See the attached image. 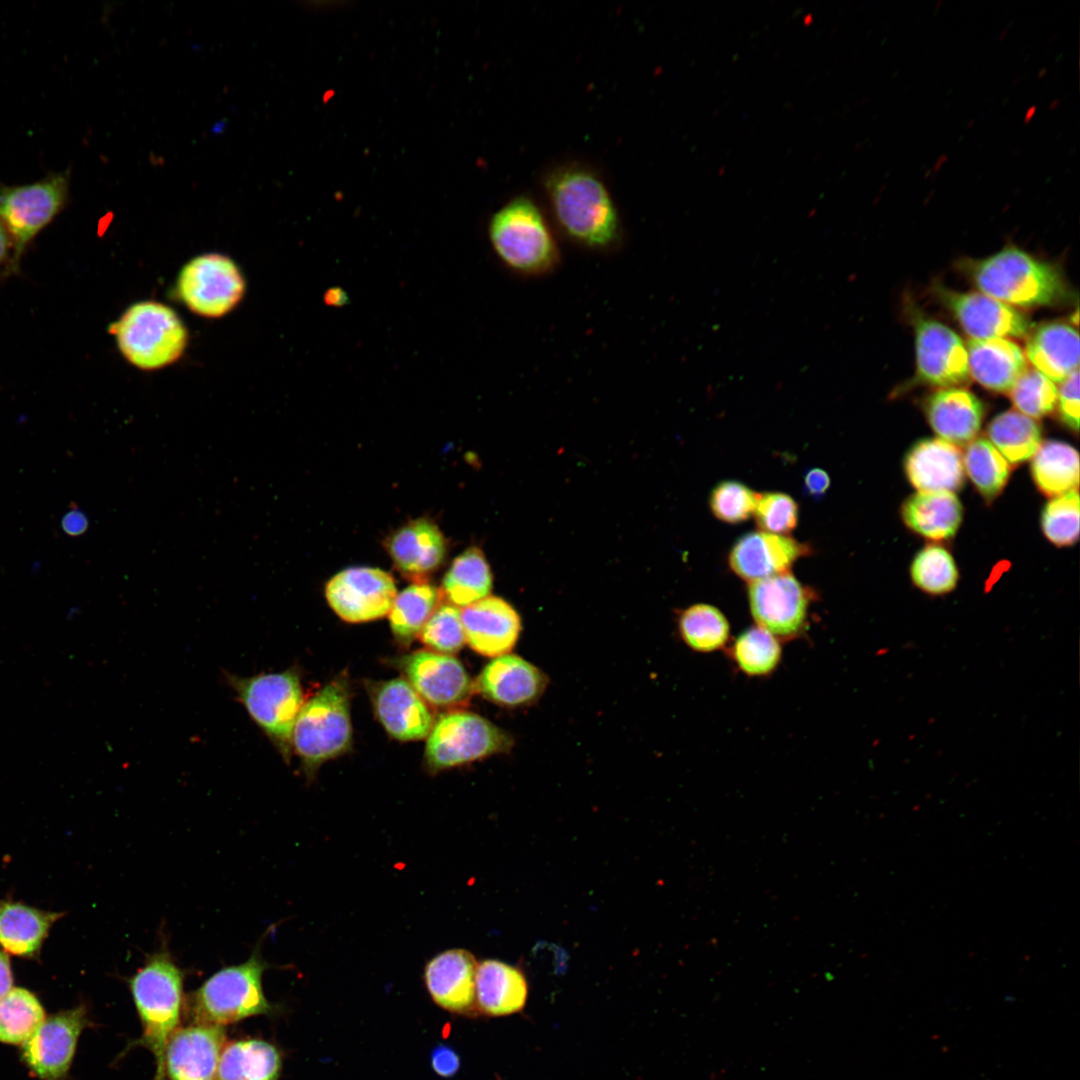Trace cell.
I'll return each mask as SVG.
<instances>
[{
	"mask_svg": "<svg viewBox=\"0 0 1080 1080\" xmlns=\"http://www.w3.org/2000/svg\"><path fill=\"white\" fill-rule=\"evenodd\" d=\"M543 186L553 219L571 242L595 252L619 246L620 216L607 186L594 171L563 165L546 175Z\"/></svg>",
	"mask_w": 1080,
	"mask_h": 1080,
	"instance_id": "6da1fadb",
	"label": "cell"
},
{
	"mask_svg": "<svg viewBox=\"0 0 1080 1080\" xmlns=\"http://www.w3.org/2000/svg\"><path fill=\"white\" fill-rule=\"evenodd\" d=\"M184 980L185 972L166 944L147 955L144 964L127 979L142 1025L141 1036L131 1045L153 1054V1080H166L165 1053L184 1012Z\"/></svg>",
	"mask_w": 1080,
	"mask_h": 1080,
	"instance_id": "7a4b0ae2",
	"label": "cell"
},
{
	"mask_svg": "<svg viewBox=\"0 0 1080 1080\" xmlns=\"http://www.w3.org/2000/svg\"><path fill=\"white\" fill-rule=\"evenodd\" d=\"M488 237L499 261L522 277H542L560 264L561 252L552 228L528 196L512 198L490 218Z\"/></svg>",
	"mask_w": 1080,
	"mask_h": 1080,
	"instance_id": "3957f363",
	"label": "cell"
},
{
	"mask_svg": "<svg viewBox=\"0 0 1080 1080\" xmlns=\"http://www.w3.org/2000/svg\"><path fill=\"white\" fill-rule=\"evenodd\" d=\"M269 967L257 945L245 962L219 969L186 997L184 1010L189 1021L223 1027L248 1017L273 1014L276 1008L262 986L263 974Z\"/></svg>",
	"mask_w": 1080,
	"mask_h": 1080,
	"instance_id": "277c9868",
	"label": "cell"
},
{
	"mask_svg": "<svg viewBox=\"0 0 1080 1080\" xmlns=\"http://www.w3.org/2000/svg\"><path fill=\"white\" fill-rule=\"evenodd\" d=\"M981 293L1011 307L1032 308L1055 304L1066 292L1057 268L1026 252L1007 247L971 267Z\"/></svg>",
	"mask_w": 1080,
	"mask_h": 1080,
	"instance_id": "5b68a950",
	"label": "cell"
},
{
	"mask_svg": "<svg viewBox=\"0 0 1080 1080\" xmlns=\"http://www.w3.org/2000/svg\"><path fill=\"white\" fill-rule=\"evenodd\" d=\"M108 330L124 358L143 370L171 365L183 355L188 342L181 318L156 301L131 305Z\"/></svg>",
	"mask_w": 1080,
	"mask_h": 1080,
	"instance_id": "8992f818",
	"label": "cell"
},
{
	"mask_svg": "<svg viewBox=\"0 0 1080 1080\" xmlns=\"http://www.w3.org/2000/svg\"><path fill=\"white\" fill-rule=\"evenodd\" d=\"M70 170L51 173L24 185L0 183V222L13 246L5 277L18 274L21 259L35 238L64 210L69 198Z\"/></svg>",
	"mask_w": 1080,
	"mask_h": 1080,
	"instance_id": "52a82bcc",
	"label": "cell"
},
{
	"mask_svg": "<svg viewBox=\"0 0 1080 1080\" xmlns=\"http://www.w3.org/2000/svg\"><path fill=\"white\" fill-rule=\"evenodd\" d=\"M352 739L349 695L333 681L304 702L294 723L291 747L311 774L321 763L345 752Z\"/></svg>",
	"mask_w": 1080,
	"mask_h": 1080,
	"instance_id": "ba28073f",
	"label": "cell"
},
{
	"mask_svg": "<svg viewBox=\"0 0 1080 1080\" xmlns=\"http://www.w3.org/2000/svg\"><path fill=\"white\" fill-rule=\"evenodd\" d=\"M227 681L250 718L287 757L294 723L304 704L297 673L286 670L248 677L227 674Z\"/></svg>",
	"mask_w": 1080,
	"mask_h": 1080,
	"instance_id": "9c48e42d",
	"label": "cell"
},
{
	"mask_svg": "<svg viewBox=\"0 0 1080 1080\" xmlns=\"http://www.w3.org/2000/svg\"><path fill=\"white\" fill-rule=\"evenodd\" d=\"M427 737L425 757L433 771L504 753L513 746V738L505 730L464 711L442 715Z\"/></svg>",
	"mask_w": 1080,
	"mask_h": 1080,
	"instance_id": "30bf717a",
	"label": "cell"
},
{
	"mask_svg": "<svg viewBox=\"0 0 1080 1080\" xmlns=\"http://www.w3.org/2000/svg\"><path fill=\"white\" fill-rule=\"evenodd\" d=\"M177 292L193 313L219 318L232 311L245 293V280L229 257L209 253L191 259L181 270Z\"/></svg>",
	"mask_w": 1080,
	"mask_h": 1080,
	"instance_id": "8fae6325",
	"label": "cell"
},
{
	"mask_svg": "<svg viewBox=\"0 0 1080 1080\" xmlns=\"http://www.w3.org/2000/svg\"><path fill=\"white\" fill-rule=\"evenodd\" d=\"M814 591L790 572L749 583L748 602L756 625L781 640L799 638L807 629Z\"/></svg>",
	"mask_w": 1080,
	"mask_h": 1080,
	"instance_id": "7c38bea8",
	"label": "cell"
},
{
	"mask_svg": "<svg viewBox=\"0 0 1080 1080\" xmlns=\"http://www.w3.org/2000/svg\"><path fill=\"white\" fill-rule=\"evenodd\" d=\"M89 1023L82 1004L46 1017L21 1045L23 1062L39 1080H65L78 1039Z\"/></svg>",
	"mask_w": 1080,
	"mask_h": 1080,
	"instance_id": "4fadbf2b",
	"label": "cell"
},
{
	"mask_svg": "<svg viewBox=\"0 0 1080 1080\" xmlns=\"http://www.w3.org/2000/svg\"><path fill=\"white\" fill-rule=\"evenodd\" d=\"M325 595L341 619L360 623L387 615L397 591L388 572L379 568L351 567L329 580Z\"/></svg>",
	"mask_w": 1080,
	"mask_h": 1080,
	"instance_id": "5bb4252c",
	"label": "cell"
},
{
	"mask_svg": "<svg viewBox=\"0 0 1080 1080\" xmlns=\"http://www.w3.org/2000/svg\"><path fill=\"white\" fill-rule=\"evenodd\" d=\"M914 330L918 382L941 389L969 381L967 349L953 330L922 317L916 319Z\"/></svg>",
	"mask_w": 1080,
	"mask_h": 1080,
	"instance_id": "9a60e30c",
	"label": "cell"
},
{
	"mask_svg": "<svg viewBox=\"0 0 1080 1080\" xmlns=\"http://www.w3.org/2000/svg\"><path fill=\"white\" fill-rule=\"evenodd\" d=\"M939 296L971 339L1018 338L1030 332L1023 313L986 294L940 289Z\"/></svg>",
	"mask_w": 1080,
	"mask_h": 1080,
	"instance_id": "2e32d148",
	"label": "cell"
},
{
	"mask_svg": "<svg viewBox=\"0 0 1080 1080\" xmlns=\"http://www.w3.org/2000/svg\"><path fill=\"white\" fill-rule=\"evenodd\" d=\"M401 668L420 697L435 706L463 703L474 690V683L460 661L447 654L413 652L402 659Z\"/></svg>",
	"mask_w": 1080,
	"mask_h": 1080,
	"instance_id": "e0dca14e",
	"label": "cell"
},
{
	"mask_svg": "<svg viewBox=\"0 0 1080 1080\" xmlns=\"http://www.w3.org/2000/svg\"><path fill=\"white\" fill-rule=\"evenodd\" d=\"M223 1027L191 1023L171 1037L165 1053L169 1080H214L224 1048Z\"/></svg>",
	"mask_w": 1080,
	"mask_h": 1080,
	"instance_id": "ac0fdd59",
	"label": "cell"
},
{
	"mask_svg": "<svg viewBox=\"0 0 1080 1080\" xmlns=\"http://www.w3.org/2000/svg\"><path fill=\"white\" fill-rule=\"evenodd\" d=\"M811 552L794 538L764 531L749 532L732 546L728 561L732 571L751 583L790 572L796 560Z\"/></svg>",
	"mask_w": 1080,
	"mask_h": 1080,
	"instance_id": "d6986e66",
	"label": "cell"
},
{
	"mask_svg": "<svg viewBox=\"0 0 1080 1080\" xmlns=\"http://www.w3.org/2000/svg\"><path fill=\"white\" fill-rule=\"evenodd\" d=\"M548 679L532 663L520 656L495 657L474 682V690L489 701L516 708L535 703L544 693Z\"/></svg>",
	"mask_w": 1080,
	"mask_h": 1080,
	"instance_id": "ffe728a7",
	"label": "cell"
},
{
	"mask_svg": "<svg viewBox=\"0 0 1080 1080\" xmlns=\"http://www.w3.org/2000/svg\"><path fill=\"white\" fill-rule=\"evenodd\" d=\"M385 548L399 573L425 582L445 561L447 540L433 521L419 518L395 530L386 539Z\"/></svg>",
	"mask_w": 1080,
	"mask_h": 1080,
	"instance_id": "44dd1931",
	"label": "cell"
},
{
	"mask_svg": "<svg viewBox=\"0 0 1080 1080\" xmlns=\"http://www.w3.org/2000/svg\"><path fill=\"white\" fill-rule=\"evenodd\" d=\"M475 957L464 949H450L430 959L424 980L432 1000L441 1008L460 1015L477 1011Z\"/></svg>",
	"mask_w": 1080,
	"mask_h": 1080,
	"instance_id": "7402d4cb",
	"label": "cell"
},
{
	"mask_svg": "<svg viewBox=\"0 0 1080 1080\" xmlns=\"http://www.w3.org/2000/svg\"><path fill=\"white\" fill-rule=\"evenodd\" d=\"M461 620L465 639L471 649L483 656L507 654L521 632L517 611L504 599L487 596L463 607Z\"/></svg>",
	"mask_w": 1080,
	"mask_h": 1080,
	"instance_id": "603a6c76",
	"label": "cell"
},
{
	"mask_svg": "<svg viewBox=\"0 0 1080 1080\" xmlns=\"http://www.w3.org/2000/svg\"><path fill=\"white\" fill-rule=\"evenodd\" d=\"M377 718L393 738L400 741L426 738L433 717L424 700L403 679L381 683L373 696Z\"/></svg>",
	"mask_w": 1080,
	"mask_h": 1080,
	"instance_id": "cb8c5ba5",
	"label": "cell"
},
{
	"mask_svg": "<svg viewBox=\"0 0 1080 1080\" xmlns=\"http://www.w3.org/2000/svg\"><path fill=\"white\" fill-rule=\"evenodd\" d=\"M924 409L934 432L955 446L967 445L975 439L984 417L983 403L962 387L936 390L926 399Z\"/></svg>",
	"mask_w": 1080,
	"mask_h": 1080,
	"instance_id": "d4e9b609",
	"label": "cell"
},
{
	"mask_svg": "<svg viewBox=\"0 0 1080 1080\" xmlns=\"http://www.w3.org/2000/svg\"><path fill=\"white\" fill-rule=\"evenodd\" d=\"M904 468L918 491L955 492L964 484L963 455L957 446L941 439H923L905 457Z\"/></svg>",
	"mask_w": 1080,
	"mask_h": 1080,
	"instance_id": "484cf974",
	"label": "cell"
},
{
	"mask_svg": "<svg viewBox=\"0 0 1080 1080\" xmlns=\"http://www.w3.org/2000/svg\"><path fill=\"white\" fill-rule=\"evenodd\" d=\"M966 349L970 377L994 392H1009L1028 368L1024 351L1008 338L970 339Z\"/></svg>",
	"mask_w": 1080,
	"mask_h": 1080,
	"instance_id": "4316f807",
	"label": "cell"
},
{
	"mask_svg": "<svg viewBox=\"0 0 1080 1080\" xmlns=\"http://www.w3.org/2000/svg\"><path fill=\"white\" fill-rule=\"evenodd\" d=\"M475 990L477 1010L493 1017L521 1011L528 996V985L522 971L495 959L478 964Z\"/></svg>",
	"mask_w": 1080,
	"mask_h": 1080,
	"instance_id": "83f0119b",
	"label": "cell"
},
{
	"mask_svg": "<svg viewBox=\"0 0 1080 1080\" xmlns=\"http://www.w3.org/2000/svg\"><path fill=\"white\" fill-rule=\"evenodd\" d=\"M1024 354L1033 368L1061 383L1079 369L1078 332L1059 322L1041 325L1029 335Z\"/></svg>",
	"mask_w": 1080,
	"mask_h": 1080,
	"instance_id": "f1b7e54d",
	"label": "cell"
},
{
	"mask_svg": "<svg viewBox=\"0 0 1080 1080\" xmlns=\"http://www.w3.org/2000/svg\"><path fill=\"white\" fill-rule=\"evenodd\" d=\"M63 915L20 902L0 900V948L6 954L36 957L51 927Z\"/></svg>",
	"mask_w": 1080,
	"mask_h": 1080,
	"instance_id": "f546056e",
	"label": "cell"
},
{
	"mask_svg": "<svg viewBox=\"0 0 1080 1080\" xmlns=\"http://www.w3.org/2000/svg\"><path fill=\"white\" fill-rule=\"evenodd\" d=\"M901 515L906 526L918 535L945 541L955 536L963 509L953 492L919 491L904 502Z\"/></svg>",
	"mask_w": 1080,
	"mask_h": 1080,
	"instance_id": "4dcf8cb0",
	"label": "cell"
},
{
	"mask_svg": "<svg viewBox=\"0 0 1080 1080\" xmlns=\"http://www.w3.org/2000/svg\"><path fill=\"white\" fill-rule=\"evenodd\" d=\"M282 1058L278 1048L262 1039H240L222 1050L214 1080H278Z\"/></svg>",
	"mask_w": 1080,
	"mask_h": 1080,
	"instance_id": "1f68e13d",
	"label": "cell"
},
{
	"mask_svg": "<svg viewBox=\"0 0 1080 1080\" xmlns=\"http://www.w3.org/2000/svg\"><path fill=\"white\" fill-rule=\"evenodd\" d=\"M1031 472L1037 488L1045 496L1057 497L1078 490V452L1067 443L1045 441L1033 456Z\"/></svg>",
	"mask_w": 1080,
	"mask_h": 1080,
	"instance_id": "d6a6232c",
	"label": "cell"
},
{
	"mask_svg": "<svg viewBox=\"0 0 1080 1080\" xmlns=\"http://www.w3.org/2000/svg\"><path fill=\"white\" fill-rule=\"evenodd\" d=\"M492 582L484 553L472 546L453 560L443 578L441 593L450 604L465 607L489 596Z\"/></svg>",
	"mask_w": 1080,
	"mask_h": 1080,
	"instance_id": "836d02e7",
	"label": "cell"
},
{
	"mask_svg": "<svg viewBox=\"0 0 1080 1080\" xmlns=\"http://www.w3.org/2000/svg\"><path fill=\"white\" fill-rule=\"evenodd\" d=\"M986 433L990 443L1012 465L1033 457L1041 445L1038 423L1017 410L997 415L989 423Z\"/></svg>",
	"mask_w": 1080,
	"mask_h": 1080,
	"instance_id": "e575fe53",
	"label": "cell"
},
{
	"mask_svg": "<svg viewBox=\"0 0 1080 1080\" xmlns=\"http://www.w3.org/2000/svg\"><path fill=\"white\" fill-rule=\"evenodd\" d=\"M441 596V591L427 582H414L396 595L388 614L397 640L409 644L438 607Z\"/></svg>",
	"mask_w": 1080,
	"mask_h": 1080,
	"instance_id": "d590c367",
	"label": "cell"
},
{
	"mask_svg": "<svg viewBox=\"0 0 1080 1080\" xmlns=\"http://www.w3.org/2000/svg\"><path fill=\"white\" fill-rule=\"evenodd\" d=\"M681 639L692 650L711 653L725 648L730 641V624L715 606L698 603L682 610L678 619Z\"/></svg>",
	"mask_w": 1080,
	"mask_h": 1080,
	"instance_id": "8d00e7d4",
	"label": "cell"
},
{
	"mask_svg": "<svg viewBox=\"0 0 1080 1080\" xmlns=\"http://www.w3.org/2000/svg\"><path fill=\"white\" fill-rule=\"evenodd\" d=\"M728 648L738 670L750 677L770 675L782 657L780 640L757 625L739 633Z\"/></svg>",
	"mask_w": 1080,
	"mask_h": 1080,
	"instance_id": "74e56055",
	"label": "cell"
},
{
	"mask_svg": "<svg viewBox=\"0 0 1080 1080\" xmlns=\"http://www.w3.org/2000/svg\"><path fill=\"white\" fill-rule=\"evenodd\" d=\"M962 455L964 470L978 492L987 501L995 499L1008 482L1010 464L985 437L973 439Z\"/></svg>",
	"mask_w": 1080,
	"mask_h": 1080,
	"instance_id": "f35d334b",
	"label": "cell"
},
{
	"mask_svg": "<svg viewBox=\"0 0 1080 1080\" xmlns=\"http://www.w3.org/2000/svg\"><path fill=\"white\" fill-rule=\"evenodd\" d=\"M45 1018L44 1007L33 992L12 987L0 999V1042L22 1045Z\"/></svg>",
	"mask_w": 1080,
	"mask_h": 1080,
	"instance_id": "ab89813d",
	"label": "cell"
},
{
	"mask_svg": "<svg viewBox=\"0 0 1080 1080\" xmlns=\"http://www.w3.org/2000/svg\"><path fill=\"white\" fill-rule=\"evenodd\" d=\"M913 584L922 592L941 596L952 592L958 583V570L949 551L932 544L921 549L910 568Z\"/></svg>",
	"mask_w": 1080,
	"mask_h": 1080,
	"instance_id": "60d3db41",
	"label": "cell"
},
{
	"mask_svg": "<svg viewBox=\"0 0 1080 1080\" xmlns=\"http://www.w3.org/2000/svg\"><path fill=\"white\" fill-rule=\"evenodd\" d=\"M1008 393L1017 411L1034 420L1051 414L1057 406V387L1035 368L1028 367Z\"/></svg>",
	"mask_w": 1080,
	"mask_h": 1080,
	"instance_id": "b9f144b4",
	"label": "cell"
},
{
	"mask_svg": "<svg viewBox=\"0 0 1080 1080\" xmlns=\"http://www.w3.org/2000/svg\"><path fill=\"white\" fill-rule=\"evenodd\" d=\"M418 636L425 646L437 653L458 652L466 642L461 611L450 603L438 605Z\"/></svg>",
	"mask_w": 1080,
	"mask_h": 1080,
	"instance_id": "7bdbcfd3",
	"label": "cell"
},
{
	"mask_svg": "<svg viewBox=\"0 0 1080 1080\" xmlns=\"http://www.w3.org/2000/svg\"><path fill=\"white\" fill-rule=\"evenodd\" d=\"M1041 525L1045 536L1053 544H1074L1079 536L1078 490L1051 499L1043 509Z\"/></svg>",
	"mask_w": 1080,
	"mask_h": 1080,
	"instance_id": "ee69618b",
	"label": "cell"
},
{
	"mask_svg": "<svg viewBox=\"0 0 1080 1080\" xmlns=\"http://www.w3.org/2000/svg\"><path fill=\"white\" fill-rule=\"evenodd\" d=\"M758 495L739 481L725 480L712 489L709 506L717 519L730 524H738L746 521L753 514Z\"/></svg>",
	"mask_w": 1080,
	"mask_h": 1080,
	"instance_id": "f6af8a7d",
	"label": "cell"
},
{
	"mask_svg": "<svg viewBox=\"0 0 1080 1080\" xmlns=\"http://www.w3.org/2000/svg\"><path fill=\"white\" fill-rule=\"evenodd\" d=\"M753 514L761 531L783 535L796 527L798 505L788 494L766 492L758 495Z\"/></svg>",
	"mask_w": 1080,
	"mask_h": 1080,
	"instance_id": "bcb514c9",
	"label": "cell"
},
{
	"mask_svg": "<svg viewBox=\"0 0 1080 1080\" xmlns=\"http://www.w3.org/2000/svg\"><path fill=\"white\" fill-rule=\"evenodd\" d=\"M1079 402V369H1077L1060 383L1056 406L1063 423L1074 432H1078Z\"/></svg>",
	"mask_w": 1080,
	"mask_h": 1080,
	"instance_id": "7dc6e473",
	"label": "cell"
},
{
	"mask_svg": "<svg viewBox=\"0 0 1080 1080\" xmlns=\"http://www.w3.org/2000/svg\"><path fill=\"white\" fill-rule=\"evenodd\" d=\"M431 1066L441 1077H452L460 1068L457 1053L447 1045L440 1044L431 1052Z\"/></svg>",
	"mask_w": 1080,
	"mask_h": 1080,
	"instance_id": "c3c4849f",
	"label": "cell"
},
{
	"mask_svg": "<svg viewBox=\"0 0 1080 1080\" xmlns=\"http://www.w3.org/2000/svg\"><path fill=\"white\" fill-rule=\"evenodd\" d=\"M88 527V516L78 508H71L61 518V528L68 536H81L87 531Z\"/></svg>",
	"mask_w": 1080,
	"mask_h": 1080,
	"instance_id": "681fc988",
	"label": "cell"
},
{
	"mask_svg": "<svg viewBox=\"0 0 1080 1080\" xmlns=\"http://www.w3.org/2000/svg\"><path fill=\"white\" fill-rule=\"evenodd\" d=\"M830 486V477L824 470L813 468L804 477V487L809 496L820 497Z\"/></svg>",
	"mask_w": 1080,
	"mask_h": 1080,
	"instance_id": "f907efd6",
	"label": "cell"
},
{
	"mask_svg": "<svg viewBox=\"0 0 1080 1080\" xmlns=\"http://www.w3.org/2000/svg\"><path fill=\"white\" fill-rule=\"evenodd\" d=\"M13 987L11 963L6 953L0 951V999Z\"/></svg>",
	"mask_w": 1080,
	"mask_h": 1080,
	"instance_id": "816d5d0a",
	"label": "cell"
},
{
	"mask_svg": "<svg viewBox=\"0 0 1080 1080\" xmlns=\"http://www.w3.org/2000/svg\"><path fill=\"white\" fill-rule=\"evenodd\" d=\"M12 252L13 246L11 239L6 229L0 222V267L2 265H5V268L8 266L12 257Z\"/></svg>",
	"mask_w": 1080,
	"mask_h": 1080,
	"instance_id": "f5cc1de1",
	"label": "cell"
},
{
	"mask_svg": "<svg viewBox=\"0 0 1080 1080\" xmlns=\"http://www.w3.org/2000/svg\"><path fill=\"white\" fill-rule=\"evenodd\" d=\"M325 300H326V303H328L329 305L338 306V305H343V304L346 303L347 296L345 295L344 291L342 289H340V288L330 289V290L327 291V293L325 295Z\"/></svg>",
	"mask_w": 1080,
	"mask_h": 1080,
	"instance_id": "db71d44e",
	"label": "cell"
}]
</instances>
